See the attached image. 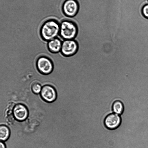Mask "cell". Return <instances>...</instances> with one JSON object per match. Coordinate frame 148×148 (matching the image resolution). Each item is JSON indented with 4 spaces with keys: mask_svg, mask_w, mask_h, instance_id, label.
Segmentation results:
<instances>
[{
    "mask_svg": "<svg viewBox=\"0 0 148 148\" xmlns=\"http://www.w3.org/2000/svg\"><path fill=\"white\" fill-rule=\"evenodd\" d=\"M60 21L54 18L45 21L40 29V34L42 39L49 41L57 38L60 34Z\"/></svg>",
    "mask_w": 148,
    "mask_h": 148,
    "instance_id": "cell-1",
    "label": "cell"
},
{
    "mask_svg": "<svg viewBox=\"0 0 148 148\" xmlns=\"http://www.w3.org/2000/svg\"><path fill=\"white\" fill-rule=\"evenodd\" d=\"M77 32V27L72 22L65 20L60 22L59 35L63 40L75 39Z\"/></svg>",
    "mask_w": 148,
    "mask_h": 148,
    "instance_id": "cell-2",
    "label": "cell"
},
{
    "mask_svg": "<svg viewBox=\"0 0 148 148\" xmlns=\"http://www.w3.org/2000/svg\"><path fill=\"white\" fill-rule=\"evenodd\" d=\"M79 47L78 43L75 39L64 40L62 42L60 52L64 57H71L77 53Z\"/></svg>",
    "mask_w": 148,
    "mask_h": 148,
    "instance_id": "cell-3",
    "label": "cell"
},
{
    "mask_svg": "<svg viewBox=\"0 0 148 148\" xmlns=\"http://www.w3.org/2000/svg\"><path fill=\"white\" fill-rule=\"evenodd\" d=\"M36 66L38 71L44 75L51 73L53 69V65L51 60L47 57L41 56L38 58Z\"/></svg>",
    "mask_w": 148,
    "mask_h": 148,
    "instance_id": "cell-4",
    "label": "cell"
},
{
    "mask_svg": "<svg viewBox=\"0 0 148 148\" xmlns=\"http://www.w3.org/2000/svg\"><path fill=\"white\" fill-rule=\"evenodd\" d=\"M79 5L76 0H66L62 6L63 13L69 17H73L77 13Z\"/></svg>",
    "mask_w": 148,
    "mask_h": 148,
    "instance_id": "cell-5",
    "label": "cell"
},
{
    "mask_svg": "<svg viewBox=\"0 0 148 148\" xmlns=\"http://www.w3.org/2000/svg\"><path fill=\"white\" fill-rule=\"evenodd\" d=\"M40 95L44 101L48 103L54 101L57 97L55 89L52 86L48 84L45 85L42 87Z\"/></svg>",
    "mask_w": 148,
    "mask_h": 148,
    "instance_id": "cell-6",
    "label": "cell"
},
{
    "mask_svg": "<svg viewBox=\"0 0 148 148\" xmlns=\"http://www.w3.org/2000/svg\"><path fill=\"white\" fill-rule=\"evenodd\" d=\"M121 119L119 115L111 113L106 116L104 119V124L109 130H114L118 128L121 123Z\"/></svg>",
    "mask_w": 148,
    "mask_h": 148,
    "instance_id": "cell-7",
    "label": "cell"
},
{
    "mask_svg": "<svg viewBox=\"0 0 148 148\" xmlns=\"http://www.w3.org/2000/svg\"><path fill=\"white\" fill-rule=\"evenodd\" d=\"M13 113L15 119L17 121H22L27 117L28 111L27 108L21 104L16 105L14 107Z\"/></svg>",
    "mask_w": 148,
    "mask_h": 148,
    "instance_id": "cell-8",
    "label": "cell"
},
{
    "mask_svg": "<svg viewBox=\"0 0 148 148\" xmlns=\"http://www.w3.org/2000/svg\"><path fill=\"white\" fill-rule=\"evenodd\" d=\"M62 42L56 38L48 41L47 47L48 50L52 53H56L60 52Z\"/></svg>",
    "mask_w": 148,
    "mask_h": 148,
    "instance_id": "cell-9",
    "label": "cell"
},
{
    "mask_svg": "<svg viewBox=\"0 0 148 148\" xmlns=\"http://www.w3.org/2000/svg\"><path fill=\"white\" fill-rule=\"evenodd\" d=\"M112 110L114 113L119 115L122 114L124 110L123 103L119 100L115 101L112 103Z\"/></svg>",
    "mask_w": 148,
    "mask_h": 148,
    "instance_id": "cell-10",
    "label": "cell"
},
{
    "mask_svg": "<svg viewBox=\"0 0 148 148\" xmlns=\"http://www.w3.org/2000/svg\"><path fill=\"white\" fill-rule=\"evenodd\" d=\"M10 131L9 128L6 125H1L0 127V139L2 141L7 140L9 138Z\"/></svg>",
    "mask_w": 148,
    "mask_h": 148,
    "instance_id": "cell-11",
    "label": "cell"
},
{
    "mask_svg": "<svg viewBox=\"0 0 148 148\" xmlns=\"http://www.w3.org/2000/svg\"><path fill=\"white\" fill-rule=\"evenodd\" d=\"M42 87L38 83L33 84L31 86V89L32 92L34 94H38L40 93Z\"/></svg>",
    "mask_w": 148,
    "mask_h": 148,
    "instance_id": "cell-12",
    "label": "cell"
},
{
    "mask_svg": "<svg viewBox=\"0 0 148 148\" xmlns=\"http://www.w3.org/2000/svg\"><path fill=\"white\" fill-rule=\"evenodd\" d=\"M141 12L144 18L148 19V3L146 4L142 7Z\"/></svg>",
    "mask_w": 148,
    "mask_h": 148,
    "instance_id": "cell-13",
    "label": "cell"
},
{
    "mask_svg": "<svg viewBox=\"0 0 148 148\" xmlns=\"http://www.w3.org/2000/svg\"><path fill=\"white\" fill-rule=\"evenodd\" d=\"M0 148H6V147L4 143L2 142H0Z\"/></svg>",
    "mask_w": 148,
    "mask_h": 148,
    "instance_id": "cell-14",
    "label": "cell"
},
{
    "mask_svg": "<svg viewBox=\"0 0 148 148\" xmlns=\"http://www.w3.org/2000/svg\"></svg>",
    "mask_w": 148,
    "mask_h": 148,
    "instance_id": "cell-15",
    "label": "cell"
}]
</instances>
